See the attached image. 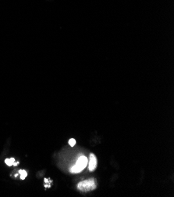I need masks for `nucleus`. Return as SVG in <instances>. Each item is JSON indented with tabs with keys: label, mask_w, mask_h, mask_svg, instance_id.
Instances as JSON below:
<instances>
[{
	"label": "nucleus",
	"mask_w": 174,
	"mask_h": 197,
	"mask_svg": "<svg viewBox=\"0 0 174 197\" xmlns=\"http://www.w3.org/2000/svg\"><path fill=\"white\" fill-rule=\"evenodd\" d=\"M96 188V181L94 178L83 181L77 185V188L81 192H88Z\"/></svg>",
	"instance_id": "obj_1"
},
{
	"label": "nucleus",
	"mask_w": 174,
	"mask_h": 197,
	"mask_svg": "<svg viewBox=\"0 0 174 197\" xmlns=\"http://www.w3.org/2000/svg\"><path fill=\"white\" fill-rule=\"evenodd\" d=\"M87 164V158L84 156H81L79 157L77 162L76 163L74 166L70 169L71 173H80L86 167Z\"/></svg>",
	"instance_id": "obj_2"
},
{
	"label": "nucleus",
	"mask_w": 174,
	"mask_h": 197,
	"mask_svg": "<svg viewBox=\"0 0 174 197\" xmlns=\"http://www.w3.org/2000/svg\"><path fill=\"white\" fill-rule=\"evenodd\" d=\"M97 167V158L96 156L91 153L90 155V158H89V165H88V169L89 170H94Z\"/></svg>",
	"instance_id": "obj_3"
},
{
	"label": "nucleus",
	"mask_w": 174,
	"mask_h": 197,
	"mask_svg": "<svg viewBox=\"0 0 174 197\" xmlns=\"http://www.w3.org/2000/svg\"><path fill=\"white\" fill-rule=\"evenodd\" d=\"M19 174H20V178H21L22 180H24V179H25L26 177H27V173L24 170H19Z\"/></svg>",
	"instance_id": "obj_4"
},
{
	"label": "nucleus",
	"mask_w": 174,
	"mask_h": 197,
	"mask_svg": "<svg viewBox=\"0 0 174 197\" xmlns=\"http://www.w3.org/2000/svg\"><path fill=\"white\" fill-rule=\"evenodd\" d=\"M5 163L7 164L8 166H12L13 165V163H15L14 158H10V159H6L5 160Z\"/></svg>",
	"instance_id": "obj_5"
},
{
	"label": "nucleus",
	"mask_w": 174,
	"mask_h": 197,
	"mask_svg": "<svg viewBox=\"0 0 174 197\" xmlns=\"http://www.w3.org/2000/svg\"><path fill=\"white\" fill-rule=\"evenodd\" d=\"M45 182L46 184H45V187L46 188H49V187H51L52 185V181L49 180V182H48V179H45Z\"/></svg>",
	"instance_id": "obj_6"
},
{
	"label": "nucleus",
	"mask_w": 174,
	"mask_h": 197,
	"mask_svg": "<svg viewBox=\"0 0 174 197\" xmlns=\"http://www.w3.org/2000/svg\"><path fill=\"white\" fill-rule=\"evenodd\" d=\"M69 144L70 145V146H74L75 145H76V141H75V139H73V138H71V139H70L69 141Z\"/></svg>",
	"instance_id": "obj_7"
}]
</instances>
